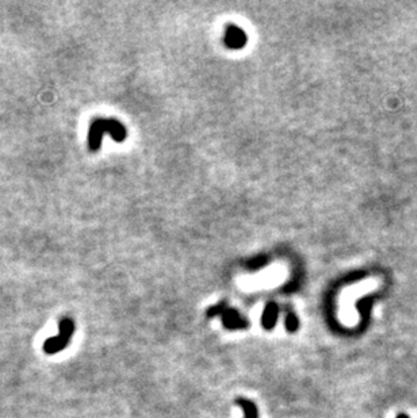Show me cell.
Returning <instances> with one entry per match:
<instances>
[{"label":"cell","mask_w":417,"mask_h":418,"mask_svg":"<svg viewBox=\"0 0 417 418\" xmlns=\"http://www.w3.org/2000/svg\"><path fill=\"white\" fill-rule=\"evenodd\" d=\"M106 133L110 134L117 142H122L126 137L125 126L116 119H95L88 131V148L92 152H97L101 148L102 138Z\"/></svg>","instance_id":"cell-1"},{"label":"cell","mask_w":417,"mask_h":418,"mask_svg":"<svg viewBox=\"0 0 417 418\" xmlns=\"http://www.w3.org/2000/svg\"><path fill=\"white\" fill-rule=\"evenodd\" d=\"M74 330V324L72 319L65 318L63 321L60 322V330L59 334L52 338H49L48 341H45L44 344V349L46 353H57V352L63 351L71 341V337L73 334Z\"/></svg>","instance_id":"cell-2"},{"label":"cell","mask_w":417,"mask_h":418,"mask_svg":"<svg viewBox=\"0 0 417 418\" xmlns=\"http://www.w3.org/2000/svg\"><path fill=\"white\" fill-rule=\"evenodd\" d=\"M222 315L223 325L229 328V329H240V328H245L247 322L238 315L237 311L235 310H226L225 305L221 303L218 306L213 307L208 310V315Z\"/></svg>","instance_id":"cell-3"},{"label":"cell","mask_w":417,"mask_h":418,"mask_svg":"<svg viewBox=\"0 0 417 418\" xmlns=\"http://www.w3.org/2000/svg\"><path fill=\"white\" fill-rule=\"evenodd\" d=\"M247 42V35L241 29L236 26H229L225 34V44L228 48L240 49L242 48Z\"/></svg>","instance_id":"cell-4"},{"label":"cell","mask_w":417,"mask_h":418,"mask_svg":"<svg viewBox=\"0 0 417 418\" xmlns=\"http://www.w3.org/2000/svg\"><path fill=\"white\" fill-rule=\"evenodd\" d=\"M276 319H278V306L271 302L266 306L264 314L261 317V324L266 329H272L275 326Z\"/></svg>","instance_id":"cell-5"},{"label":"cell","mask_w":417,"mask_h":418,"mask_svg":"<svg viewBox=\"0 0 417 418\" xmlns=\"http://www.w3.org/2000/svg\"><path fill=\"white\" fill-rule=\"evenodd\" d=\"M236 404L245 411V418H257V409L255 404H252L251 401L244 400V398H237Z\"/></svg>","instance_id":"cell-6"},{"label":"cell","mask_w":417,"mask_h":418,"mask_svg":"<svg viewBox=\"0 0 417 418\" xmlns=\"http://www.w3.org/2000/svg\"><path fill=\"white\" fill-rule=\"evenodd\" d=\"M286 328L289 332H295L298 329V318L295 317V314L290 313L287 314L286 317Z\"/></svg>","instance_id":"cell-7"},{"label":"cell","mask_w":417,"mask_h":418,"mask_svg":"<svg viewBox=\"0 0 417 418\" xmlns=\"http://www.w3.org/2000/svg\"><path fill=\"white\" fill-rule=\"evenodd\" d=\"M397 418H408V417H406V415H402V414H401V415H399V417H397Z\"/></svg>","instance_id":"cell-8"}]
</instances>
